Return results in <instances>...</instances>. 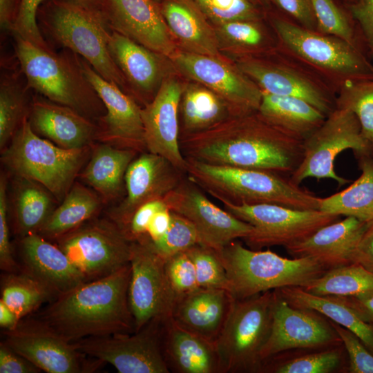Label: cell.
<instances>
[{
	"mask_svg": "<svg viewBox=\"0 0 373 373\" xmlns=\"http://www.w3.org/2000/svg\"><path fill=\"white\" fill-rule=\"evenodd\" d=\"M303 144L269 124L258 111L229 116L207 130L180 135L186 158L280 174H291L298 167Z\"/></svg>",
	"mask_w": 373,
	"mask_h": 373,
	"instance_id": "6da1fadb",
	"label": "cell"
},
{
	"mask_svg": "<svg viewBox=\"0 0 373 373\" xmlns=\"http://www.w3.org/2000/svg\"><path fill=\"white\" fill-rule=\"evenodd\" d=\"M131 267L84 282L48 303L37 317L64 339L135 332L128 301Z\"/></svg>",
	"mask_w": 373,
	"mask_h": 373,
	"instance_id": "7a4b0ae2",
	"label": "cell"
},
{
	"mask_svg": "<svg viewBox=\"0 0 373 373\" xmlns=\"http://www.w3.org/2000/svg\"><path fill=\"white\" fill-rule=\"evenodd\" d=\"M186 160L187 178L218 200L236 204H275L302 210L320 209L322 198L280 173Z\"/></svg>",
	"mask_w": 373,
	"mask_h": 373,
	"instance_id": "3957f363",
	"label": "cell"
},
{
	"mask_svg": "<svg viewBox=\"0 0 373 373\" xmlns=\"http://www.w3.org/2000/svg\"><path fill=\"white\" fill-rule=\"evenodd\" d=\"M37 19L40 30L50 39L84 59L125 92L128 82L109 52L111 29L102 12L62 0H44Z\"/></svg>",
	"mask_w": 373,
	"mask_h": 373,
	"instance_id": "277c9868",
	"label": "cell"
},
{
	"mask_svg": "<svg viewBox=\"0 0 373 373\" xmlns=\"http://www.w3.org/2000/svg\"><path fill=\"white\" fill-rule=\"evenodd\" d=\"M16 54L28 87L45 98L92 119L106 113L98 94L85 77L78 55L44 50L15 35Z\"/></svg>",
	"mask_w": 373,
	"mask_h": 373,
	"instance_id": "5b68a950",
	"label": "cell"
},
{
	"mask_svg": "<svg viewBox=\"0 0 373 373\" xmlns=\"http://www.w3.org/2000/svg\"><path fill=\"white\" fill-rule=\"evenodd\" d=\"M233 299H244L284 287H305L328 269L310 258L282 257L254 250L235 240L218 250Z\"/></svg>",
	"mask_w": 373,
	"mask_h": 373,
	"instance_id": "8992f818",
	"label": "cell"
},
{
	"mask_svg": "<svg viewBox=\"0 0 373 373\" xmlns=\"http://www.w3.org/2000/svg\"><path fill=\"white\" fill-rule=\"evenodd\" d=\"M92 146H58L34 132L28 115L1 151V160L17 175L37 182L60 200L74 184Z\"/></svg>",
	"mask_w": 373,
	"mask_h": 373,
	"instance_id": "52a82bcc",
	"label": "cell"
},
{
	"mask_svg": "<svg viewBox=\"0 0 373 373\" xmlns=\"http://www.w3.org/2000/svg\"><path fill=\"white\" fill-rule=\"evenodd\" d=\"M274 290L233 299L215 341L221 373H260L261 351L270 334Z\"/></svg>",
	"mask_w": 373,
	"mask_h": 373,
	"instance_id": "ba28073f",
	"label": "cell"
},
{
	"mask_svg": "<svg viewBox=\"0 0 373 373\" xmlns=\"http://www.w3.org/2000/svg\"><path fill=\"white\" fill-rule=\"evenodd\" d=\"M271 23L288 51L341 86L349 81L373 79V65L357 46L280 17H273Z\"/></svg>",
	"mask_w": 373,
	"mask_h": 373,
	"instance_id": "9c48e42d",
	"label": "cell"
},
{
	"mask_svg": "<svg viewBox=\"0 0 373 373\" xmlns=\"http://www.w3.org/2000/svg\"><path fill=\"white\" fill-rule=\"evenodd\" d=\"M302 160L291 174L296 184L307 178L332 179L339 186L350 180L335 171L334 162L345 150H352L355 156L373 154L363 137L356 115L347 109L335 107L323 123L303 141Z\"/></svg>",
	"mask_w": 373,
	"mask_h": 373,
	"instance_id": "30bf717a",
	"label": "cell"
},
{
	"mask_svg": "<svg viewBox=\"0 0 373 373\" xmlns=\"http://www.w3.org/2000/svg\"><path fill=\"white\" fill-rule=\"evenodd\" d=\"M220 200L224 209L253 227L243 240L251 249L298 242L340 216L317 210H302L275 204H236Z\"/></svg>",
	"mask_w": 373,
	"mask_h": 373,
	"instance_id": "8fae6325",
	"label": "cell"
},
{
	"mask_svg": "<svg viewBox=\"0 0 373 373\" xmlns=\"http://www.w3.org/2000/svg\"><path fill=\"white\" fill-rule=\"evenodd\" d=\"M164 320L154 318L131 334L88 337L73 344L80 352L111 364L119 373H169L163 352Z\"/></svg>",
	"mask_w": 373,
	"mask_h": 373,
	"instance_id": "7c38bea8",
	"label": "cell"
},
{
	"mask_svg": "<svg viewBox=\"0 0 373 373\" xmlns=\"http://www.w3.org/2000/svg\"><path fill=\"white\" fill-rule=\"evenodd\" d=\"M56 242L86 281L106 276L129 264L131 241L110 218H93Z\"/></svg>",
	"mask_w": 373,
	"mask_h": 373,
	"instance_id": "4fadbf2b",
	"label": "cell"
},
{
	"mask_svg": "<svg viewBox=\"0 0 373 373\" xmlns=\"http://www.w3.org/2000/svg\"><path fill=\"white\" fill-rule=\"evenodd\" d=\"M128 301L135 332L154 318L171 316L177 295L165 271V260L153 249L146 235L131 242Z\"/></svg>",
	"mask_w": 373,
	"mask_h": 373,
	"instance_id": "5bb4252c",
	"label": "cell"
},
{
	"mask_svg": "<svg viewBox=\"0 0 373 373\" xmlns=\"http://www.w3.org/2000/svg\"><path fill=\"white\" fill-rule=\"evenodd\" d=\"M169 59L180 73L220 97L231 116L258 111L262 91L237 66L219 57L178 50Z\"/></svg>",
	"mask_w": 373,
	"mask_h": 373,
	"instance_id": "9a60e30c",
	"label": "cell"
},
{
	"mask_svg": "<svg viewBox=\"0 0 373 373\" xmlns=\"http://www.w3.org/2000/svg\"><path fill=\"white\" fill-rule=\"evenodd\" d=\"M12 349L48 373L92 372L102 364L86 360L73 343L68 342L37 317L22 318L13 329L4 332Z\"/></svg>",
	"mask_w": 373,
	"mask_h": 373,
	"instance_id": "2e32d148",
	"label": "cell"
},
{
	"mask_svg": "<svg viewBox=\"0 0 373 373\" xmlns=\"http://www.w3.org/2000/svg\"><path fill=\"white\" fill-rule=\"evenodd\" d=\"M269 336L261 353L262 362L278 354L342 344L329 320L310 309L289 305L274 289Z\"/></svg>",
	"mask_w": 373,
	"mask_h": 373,
	"instance_id": "e0dca14e",
	"label": "cell"
},
{
	"mask_svg": "<svg viewBox=\"0 0 373 373\" xmlns=\"http://www.w3.org/2000/svg\"><path fill=\"white\" fill-rule=\"evenodd\" d=\"M197 186L188 178L182 179L163 200L170 211L183 216L194 225L200 244L220 250L251 233L250 224L216 205Z\"/></svg>",
	"mask_w": 373,
	"mask_h": 373,
	"instance_id": "ac0fdd59",
	"label": "cell"
},
{
	"mask_svg": "<svg viewBox=\"0 0 373 373\" xmlns=\"http://www.w3.org/2000/svg\"><path fill=\"white\" fill-rule=\"evenodd\" d=\"M78 59L85 77L106 108V113L98 120L97 140L140 153L145 152L141 107L117 85L99 75L84 59L78 55Z\"/></svg>",
	"mask_w": 373,
	"mask_h": 373,
	"instance_id": "d6986e66",
	"label": "cell"
},
{
	"mask_svg": "<svg viewBox=\"0 0 373 373\" xmlns=\"http://www.w3.org/2000/svg\"><path fill=\"white\" fill-rule=\"evenodd\" d=\"M182 173L165 157L142 152L129 164L124 177L126 198L109 211V218L123 231L140 206L164 199L175 189L182 180Z\"/></svg>",
	"mask_w": 373,
	"mask_h": 373,
	"instance_id": "ffe728a7",
	"label": "cell"
},
{
	"mask_svg": "<svg viewBox=\"0 0 373 373\" xmlns=\"http://www.w3.org/2000/svg\"><path fill=\"white\" fill-rule=\"evenodd\" d=\"M184 87L174 77L162 80L153 99L141 107L146 151L168 160L186 173L180 146L178 113Z\"/></svg>",
	"mask_w": 373,
	"mask_h": 373,
	"instance_id": "44dd1931",
	"label": "cell"
},
{
	"mask_svg": "<svg viewBox=\"0 0 373 373\" xmlns=\"http://www.w3.org/2000/svg\"><path fill=\"white\" fill-rule=\"evenodd\" d=\"M108 26L131 40L169 58L175 42L154 0H106L103 10Z\"/></svg>",
	"mask_w": 373,
	"mask_h": 373,
	"instance_id": "7402d4cb",
	"label": "cell"
},
{
	"mask_svg": "<svg viewBox=\"0 0 373 373\" xmlns=\"http://www.w3.org/2000/svg\"><path fill=\"white\" fill-rule=\"evenodd\" d=\"M236 66L263 92L303 99L326 116L335 108L323 87L290 66L254 58L242 59Z\"/></svg>",
	"mask_w": 373,
	"mask_h": 373,
	"instance_id": "603a6c76",
	"label": "cell"
},
{
	"mask_svg": "<svg viewBox=\"0 0 373 373\" xmlns=\"http://www.w3.org/2000/svg\"><path fill=\"white\" fill-rule=\"evenodd\" d=\"M28 121L38 135L64 149L90 146L97 140L99 126L93 120L46 98H33Z\"/></svg>",
	"mask_w": 373,
	"mask_h": 373,
	"instance_id": "cb8c5ba5",
	"label": "cell"
},
{
	"mask_svg": "<svg viewBox=\"0 0 373 373\" xmlns=\"http://www.w3.org/2000/svg\"><path fill=\"white\" fill-rule=\"evenodd\" d=\"M367 222L352 216L318 229L305 239L285 247L294 258H310L331 269L353 263Z\"/></svg>",
	"mask_w": 373,
	"mask_h": 373,
	"instance_id": "d4e9b609",
	"label": "cell"
},
{
	"mask_svg": "<svg viewBox=\"0 0 373 373\" xmlns=\"http://www.w3.org/2000/svg\"><path fill=\"white\" fill-rule=\"evenodd\" d=\"M22 271L44 285L55 298L86 282L84 274L56 245L38 233H30L20 242Z\"/></svg>",
	"mask_w": 373,
	"mask_h": 373,
	"instance_id": "484cf974",
	"label": "cell"
},
{
	"mask_svg": "<svg viewBox=\"0 0 373 373\" xmlns=\"http://www.w3.org/2000/svg\"><path fill=\"white\" fill-rule=\"evenodd\" d=\"M233 300L226 289L198 287L177 298L171 318L182 327L215 343Z\"/></svg>",
	"mask_w": 373,
	"mask_h": 373,
	"instance_id": "4316f807",
	"label": "cell"
},
{
	"mask_svg": "<svg viewBox=\"0 0 373 373\" xmlns=\"http://www.w3.org/2000/svg\"><path fill=\"white\" fill-rule=\"evenodd\" d=\"M163 352L170 372L221 373L215 343L179 325L171 316L164 320Z\"/></svg>",
	"mask_w": 373,
	"mask_h": 373,
	"instance_id": "83f0119b",
	"label": "cell"
},
{
	"mask_svg": "<svg viewBox=\"0 0 373 373\" xmlns=\"http://www.w3.org/2000/svg\"><path fill=\"white\" fill-rule=\"evenodd\" d=\"M160 6L171 35L184 51L219 57L215 28L195 0H163Z\"/></svg>",
	"mask_w": 373,
	"mask_h": 373,
	"instance_id": "f1b7e54d",
	"label": "cell"
},
{
	"mask_svg": "<svg viewBox=\"0 0 373 373\" xmlns=\"http://www.w3.org/2000/svg\"><path fill=\"white\" fill-rule=\"evenodd\" d=\"M108 47L115 63L135 90L144 94L158 90L166 77L162 59L165 56L112 30Z\"/></svg>",
	"mask_w": 373,
	"mask_h": 373,
	"instance_id": "f546056e",
	"label": "cell"
},
{
	"mask_svg": "<svg viewBox=\"0 0 373 373\" xmlns=\"http://www.w3.org/2000/svg\"><path fill=\"white\" fill-rule=\"evenodd\" d=\"M258 113L284 133L303 142L327 117L303 99L263 91Z\"/></svg>",
	"mask_w": 373,
	"mask_h": 373,
	"instance_id": "4dcf8cb0",
	"label": "cell"
},
{
	"mask_svg": "<svg viewBox=\"0 0 373 373\" xmlns=\"http://www.w3.org/2000/svg\"><path fill=\"white\" fill-rule=\"evenodd\" d=\"M94 146L80 177L106 202L120 193L126 170L138 152L106 143Z\"/></svg>",
	"mask_w": 373,
	"mask_h": 373,
	"instance_id": "1f68e13d",
	"label": "cell"
},
{
	"mask_svg": "<svg viewBox=\"0 0 373 373\" xmlns=\"http://www.w3.org/2000/svg\"><path fill=\"white\" fill-rule=\"evenodd\" d=\"M291 306L315 310L356 334L373 354V325L363 321L335 296L310 294L298 286L276 289Z\"/></svg>",
	"mask_w": 373,
	"mask_h": 373,
	"instance_id": "d6a6232c",
	"label": "cell"
},
{
	"mask_svg": "<svg viewBox=\"0 0 373 373\" xmlns=\"http://www.w3.org/2000/svg\"><path fill=\"white\" fill-rule=\"evenodd\" d=\"M356 157L361 171L359 178L341 191L321 198L319 210L369 222L373 220V154Z\"/></svg>",
	"mask_w": 373,
	"mask_h": 373,
	"instance_id": "836d02e7",
	"label": "cell"
},
{
	"mask_svg": "<svg viewBox=\"0 0 373 373\" xmlns=\"http://www.w3.org/2000/svg\"><path fill=\"white\" fill-rule=\"evenodd\" d=\"M102 201L89 189L74 183L37 233L46 239L56 240L93 218L100 209Z\"/></svg>",
	"mask_w": 373,
	"mask_h": 373,
	"instance_id": "e575fe53",
	"label": "cell"
},
{
	"mask_svg": "<svg viewBox=\"0 0 373 373\" xmlns=\"http://www.w3.org/2000/svg\"><path fill=\"white\" fill-rule=\"evenodd\" d=\"M180 108L182 135L207 130L231 116L226 102L202 84H191L184 87Z\"/></svg>",
	"mask_w": 373,
	"mask_h": 373,
	"instance_id": "d590c367",
	"label": "cell"
},
{
	"mask_svg": "<svg viewBox=\"0 0 373 373\" xmlns=\"http://www.w3.org/2000/svg\"><path fill=\"white\" fill-rule=\"evenodd\" d=\"M345 347L342 344L321 348L287 358L278 354L263 361L260 373H332L343 370Z\"/></svg>",
	"mask_w": 373,
	"mask_h": 373,
	"instance_id": "8d00e7d4",
	"label": "cell"
},
{
	"mask_svg": "<svg viewBox=\"0 0 373 373\" xmlns=\"http://www.w3.org/2000/svg\"><path fill=\"white\" fill-rule=\"evenodd\" d=\"M21 178L15 195V224L16 232L23 237L37 233L54 209L50 193L46 188Z\"/></svg>",
	"mask_w": 373,
	"mask_h": 373,
	"instance_id": "74e56055",
	"label": "cell"
},
{
	"mask_svg": "<svg viewBox=\"0 0 373 373\" xmlns=\"http://www.w3.org/2000/svg\"><path fill=\"white\" fill-rule=\"evenodd\" d=\"M318 296H350L373 291V272L358 263L327 270L305 287Z\"/></svg>",
	"mask_w": 373,
	"mask_h": 373,
	"instance_id": "f35d334b",
	"label": "cell"
},
{
	"mask_svg": "<svg viewBox=\"0 0 373 373\" xmlns=\"http://www.w3.org/2000/svg\"><path fill=\"white\" fill-rule=\"evenodd\" d=\"M1 299L22 319L55 298L38 280L24 271L7 273L1 277Z\"/></svg>",
	"mask_w": 373,
	"mask_h": 373,
	"instance_id": "ab89813d",
	"label": "cell"
},
{
	"mask_svg": "<svg viewBox=\"0 0 373 373\" xmlns=\"http://www.w3.org/2000/svg\"><path fill=\"white\" fill-rule=\"evenodd\" d=\"M336 107L353 113L373 151V79L352 80L341 87Z\"/></svg>",
	"mask_w": 373,
	"mask_h": 373,
	"instance_id": "60d3db41",
	"label": "cell"
},
{
	"mask_svg": "<svg viewBox=\"0 0 373 373\" xmlns=\"http://www.w3.org/2000/svg\"><path fill=\"white\" fill-rule=\"evenodd\" d=\"M30 109V108H29ZM26 91L14 77L1 78L0 86V147L10 142L23 119L29 113Z\"/></svg>",
	"mask_w": 373,
	"mask_h": 373,
	"instance_id": "b9f144b4",
	"label": "cell"
},
{
	"mask_svg": "<svg viewBox=\"0 0 373 373\" xmlns=\"http://www.w3.org/2000/svg\"><path fill=\"white\" fill-rule=\"evenodd\" d=\"M186 251L193 262L200 287L223 289L229 291V280L218 250L197 244Z\"/></svg>",
	"mask_w": 373,
	"mask_h": 373,
	"instance_id": "7bdbcfd3",
	"label": "cell"
},
{
	"mask_svg": "<svg viewBox=\"0 0 373 373\" xmlns=\"http://www.w3.org/2000/svg\"><path fill=\"white\" fill-rule=\"evenodd\" d=\"M171 213V224L164 234L151 245L155 252L163 259L200 244V238L194 225L185 217Z\"/></svg>",
	"mask_w": 373,
	"mask_h": 373,
	"instance_id": "ee69618b",
	"label": "cell"
},
{
	"mask_svg": "<svg viewBox=\"0 0 373 373\" xmlns=\"http://www.w3.org/2000/svg\"><path fill=\"white\" fill-rule=\"evenodd\" d=\"M215 25L236 21H258L260 10L250 0H195Z\"/></svg>",
	"mask_w": 373,
	"mask_h": 373,
	"instance_id": "f6af8a7d",
	"label": "cell"
},
{
	"mask_svg": "<svg viewBox=\"0 0 373 373\" xmlns=\"http://www.w3.org/2000/svg\"><path fill=\"white\" fill-rule=\"evenodd\" d=\"M319 32L356 46L354 31L347 15L334 0H311Z\"/></svg>",
	"mask_w": 373,
	"mask_h": 373,
	"instance_id": "bcb514c9",
	"label": "cell"
},
{
	"mask_svg": "<svg viewBox=\"0 0 373 373\" xmlns=\"http://www.w3.org/2000/svg\"><path fill=\"white\" fill-rule=\"evenodd\" d=\"M218 40L240 50L249 52L261 48L265 35L258 21H236L215 25Z\"/></svg>",
	"mask_w": 373,
	"mask_h": 373,
	"instance_id": "7dc6e473",
	"label": "cell"
},
{
	"mask_svg": "<svg viewBox=\"0 0 373 373\" xmlns=\"http://www.w3.org/2000/svg\"><path fill=\"white\" fill-rule=\"evenodd\" d=\"M165 271L177 297L200 287L193 262L186 251L166 258Z\"/></svg>",
	"mask_w": 373,
	"mask_h": 373,
	"instance_id": "c3c4849f",
	"label": "cell"
},
{
	"mask_svg": "<svg viewBox=\"0 0 373 373\" xmlns=\"http://www.w3.org/2000/svg\"><path fill=\"white\" fill-rule=\"evenodd\" d=\"M44 0H20L12 31L15 35L46 51H52L37 23V12Z\"/></svg>",
	"mask_w": 373,
	"mask_h": 373,
	"instance_id": "681fc988",
	"label": "cell"
},
{
	"mask_svg": "<svg viewBox=\"0 0 373 373\" xmlns=\"http://www.w3.org/2000/svg\"><path fill=\"white\" fill-rule=\"evenodd\" d=\"M347 352L350 373H373V354L353 332L330 321Z\"/></svg>",
	"mask_w": 373,
	"mask_h": 373,
	"instance_id": "f907efd6",
	"label": "cell"
},
{
	"mask_svg": "<svg viewBox=\"0 0 373 373\" xmlns=\"http://www.w3.org/2000/svg\"><path fill=\"white\" fill-rule=\"evenodd\" d=\"M7 179L4 175L0 178V267L7 273L22 271V268L15 260L10 242L8 221Z\"/></svg>",
	"mask_w": 373,
	"mask_h": 373,
	"instance_id": "816d5d0a",
	"label": "cell"
},
{
	"mask_svg": "<svg viewBox=\"0 0 373 373\" xmlns=\"http://www.w3.org/2000/svg\"><path fill=\"white\" fill-rule=\"evenodd\" d=\"M166 207H168L163 199L151 200L140 206L123 230L126 237L133 242L146 236L149 224L153 216Z\"/></svg>",
	"mask_w": 373,
	"mask_h": 373,
	"instance_id": "f5cc1de1",
	"label": "cell"
},
{
	"mask_svg": "<svg viewBox=\"0 0 373 373\" xmlns=\"http://www.w3.org/2000/svg\"><path fill=\"white\" fill-rule=\"evenodd\" d=\"M280 10L309 30H317L311 0H271Z\"/></svg>",
	"mask_w": 373,
	"mask_h": 373,
	"instance_id": "db71d44e",
	"label": "cell"
},
{
	"mask_svg": "<svg viewBox=\"0 0 373 373\" xmlns=\"http://www.w3.org/2000/svg\"><path fill=\"white\" fill-rule=\"evenodd\" d=\"M348 8L373 55V0H355Z\"/></svg>",
	"mask_w": 373,
	"mask_h": 373,
	"instance_id": "11a10c76",
	"label": "cell"
},
{
	"mask_svg": "<svg viewBox=\"0 0 373 373\" xmlns=\"http://www.w3.org/2000/svg\"><path fill=\"white\" fill-rule=\"evenodd\" d=\"M41 370L12 349L6 342L0 343V373H38Z\"/></svg>",
	"mask_w": 373,
	"mask_h": 373,
	"instance_id": "9f6ffc18",
	"label": "cell"
},
{
	"mask_svg": "<svg viewBox=\"0 0 373 373\" xmlns=\"http://www.w3.org/2000/svg\"><path fill=\"white\" fill-rule=\"evenodd\" d=\"M353 263H358L373 272V220L367 222L354 252Z\"/></svg>",
	"mask_w": 373,
	"mask_h": 373,
	"instance_id": "6f0895ef",
	"label": "cell"
},
{
	"mask_svg": "<svg viewBox=\"0 0 373 373\" xmlns=\"http://www.w3.org/2000/svg\"><path fill=\"white\" fill-rule=\"evenodd\" d=\"M336 297L350 307L363 321L373 325V291L357 296Z\"/></svg>",
	"mask_w": 373,
	"mask_h": 373,
	"instance_id": "680465c9",
	"label": "cell"
},
{
	"mask_svg": "<svg viewBox=\"0 0 373 373\" xmlns=\"http://www.w3.org/2000/svg\"><path fill=\"white\" fill-rule=\"evenodd\" d=\"M171 213L168 207L157 211L150 221L147 228V235L151 241L161 238L171 224Z\"/></svg>",
	"mask_w": 373,
	"mask_h": 373,
	"instance_id": "91938a15",
	"label": "cell"
},
{
	"mask_svg": "<svg viewBox=\"0 0 373 373\" xmlns=\"http://www.w3.org/2000/svg\"><path fill=\"white\" fill-rule=\"evenodd\" d=\"M19 3L20 0H0V23L2 28L12 30Z\"/></svg>",
	"mask_w": 373,
	"mask_h": 373,
	"instance_id": "94428289",
	"label": "cell"
},
{
	"mask_svg": "<svg viewBox=\"0 0 373 373\" xmlns=\"http://www.w3.org/2000/svg\"><path fill=\"white\" fill-rule=\"evenodd\" d=\"M21 319L19 316L0 300V326L5 330L15 329Z\"/></svg>",
	"mask_w": 373,
	"mask_h": 373,
	"instance_id": "6125c7cd",
	"label": "cell"
},
{
	"mask_svg": "<svg viewBox=\"0 0 373 373\" xmlns=\"http://www.w3.org/2000/svg\"><path fill=\"white\" fill-rule=\"evenodd\" d=\"M89 9L102 12L106 0H62Z\"/></svg>",
	"mask_w": 373,
	"mask_h": 373,
	"instance_id": "be15d7a7",
	"label": "cell"
},
{
	"mask_svg": "<svg viewBox=\"0 0 373 373\" xmlns=\"http://www.w3.org/2000/svg\"><path fill=\"white\" fill-rule=\"evenodd\" d=\"M254 4H258L263 6H268L270 4L271 0H250Z\"/></svg>",
	"mask_w": 373,
	"mask_h": 373,
	"instance_id": "e7e4bbea",
	"label": "cell"
},
{
	"mask_svg": "<svg viewBox=\"0 0 373 373\" xmlns=\"http://www.w3.org/2000/svg\"><path fill=\"white\" fill-rule=\"evenodd\" d=\"M345 1H347L349 3H351L354 2L355 0H345Z\"/></svg>",
	"mask_w": 373,
	"mask_h": 373,
	"instance_id": "03108f58",
	"label": "cell"
},
{
	"mask_svg": "<svg viewBox=\"0 0 373 373\" xmlns=\"http://www.w3.org/2000/svg\"><path fill=\"white\" fill-rule=\"evenodd\" d=\"M154 1H155L157 2L158 1H163V0H154Z\"/></svg>",
	"mask_w": 373,
	"mask_h": 373,
	"instance_id": "003e7915",
	"label": "cell"
}]
</instances>
